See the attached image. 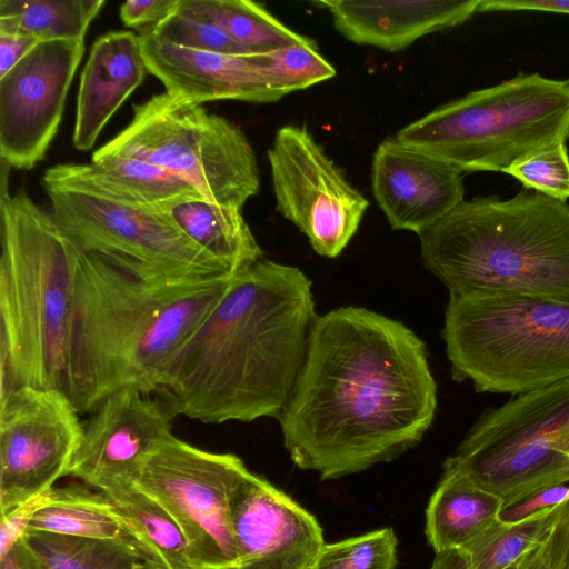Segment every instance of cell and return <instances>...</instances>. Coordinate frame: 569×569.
<instances>
[{"label": "cell", "instance_id": "cell-41", "mask_svg": "<svg viewBox=\"0 0 569 569\" xmlns=\"http://www.w3.org/2000/svg\"><path fill=\"white\" fill-rule=\"evenodd\" d=\"M430 569H471L467 553L461 548L436 552Z\"/></svg>", "mask_w": 569, "mask_h": 569}, {"label": "cell", "instance_id": "cell-44", "mask_svg": "<svg viewBox=\"0 0 569 569\" xmlns=\"http://www.w3.org/2000/svg\"><path fill=\"white\" fill-rule=\"evenodd\" d=\"M133 569H148L147 565L142 561L138 562Z\"/></svg>", "mask_w": 569, "mask_h": 569}, {"label": "cell", "instance_id": "cell-15", "mask_svg": "<svg viewBox=\"0 0 569 569\" xmlns=\"http://www.w3.org/2000/svg\"><path fill=\"white\" fill-rule=\"evenodd\" d=\"M90 413L70 475L99 491L130 482L147 456L172 435L173 417L134 387L114 391Z\"/></svg>", "mask_w": 569, "mask_h": 569}, {"label": "cell", "instance_id": "cell-14", "mask_svg": "<svg viewBox=\"0 0 569 569\" xmlns=\"http://www.w3.org/2000/svg\"><path fill=\"white\" fill-rule=\"evenodd\" d=\"M84 52V39L39 42L0 77V157L31 170L60 126L67 94Z\"/></svg>", "mask_w": 569, "mask_h": 569}, {"label": "cell", "instance_id": "cell-29", "mask_svg": "<svg viewBox=\"0 0 569 569\" xmlns=\"http://www.w3.org/2000/svg\"><path fill=\"white\" fill-rule=\"evenodd\" d=\"M48 569H133L141 555L113 540L50 532L24 535Z\"/></svg>", "mask_w": 569, "mask_h": 569}, {"label": "cell", "instance_id": "cell-25", "mask_svg": "<svg viewBox=\"0 0 569 569\" xmlns=\"http://www.w3.org/2000/svg\"><path fill=\"white\" fill-rule=\"evenodd\" d=\"M33 532L113 540L141 555L132 536L113 513L108 497L81 485L52 487L50 501L34 515L26 533Z\"/></svg>", "mask_w": 569, "mask_h": 569}, {"label": "cell", "instance_id": "cell-21", "mask_svg": "<svg viewBox=\"0 0 569 569\" xmlns=\"http://www.w3.org/2000/svg\"><path fill=\"white\" fill-rule=\"evenodd\" d=\"M148 69L139 36L131 31H111L92 44L83 67L78 96L73 146L91 149L100 132L142 83Z\"/></svg>", "mask_w": 569, "mask_h": 569}, {"label": "cell", "instance_id": "cell-22", "mask_svg": "<svg viewBox=\"0 0 569 569\" xmlns=\"http://www.w3.org/2000/svg\"><path fill=\"white\" fill-rule=\"evenodd\" d=\"M503 501L462 475L443 472L426 511V536L436 552L462 548L499 520Z\"/></svg>", "mask_w": 569, "mask_h": 569}, {"label": "cell", "instance_id": "cell-16", "mask_svg": "<svg viewBox=\"0 0 569 569\" xmlns=\"http://www.w3.org/2000/svg\"><path fill=\"white\" fill-rule=\"evenodd\" d=\"M237 569H311L325 545L317 518L252 472L231 498Z\"/></svg>", "mask_w": 569, "mask_h": 569}, {"label": "cell", "instance_id": "cell-35", "mask_svg": "<svg viewBox=\"0 0 569 569\" xmlns=\"http://www.w3.org/2000/svg\"><path fill=\"white\" fill-rule=\"evenodd\" d=\"M569 499V482L537 491L517 502L503 506L499 520L506 523L522 521L532 516L552 510Z\"/></svg>", "mask_w": 569, "mask_h": 569}, {"label": "cell", "instance_id": "cell-9", "mask_svg": "<svg viewBox=\"0 0 569 569\" xmlns=\"http://www.w3.org/2000/svg\"><path fill=\"white\" fill-rule=\"evenodd\" d=\"M503 506L569 482V379L485 413L443 465Z\"/></svg>", "mask_w": 569, "mask_h": 569}, {"label": "cell", "instance_id": "cell-18", "mask_svg": "<svg viewBox=\"0 0 569 569\" xmlns=\"http://www.w3.org/2000/svg\"><path fill=\"white\" fill-rule=\"evenodd\" d=\"M139 38L148 71L171 94L199 104L219 100L268 103L283 98L256 53L232 56L183 48L161 40L149 28Z\"/></svg>", "mask_w": 569, "mask_h": 569}, {"label": "cell", "instance_id": "cell-27", "mask_svg": "<svg viewBox=\"0 0 569 569\" xmlns=\"http://www.w3.org/2000/svg\"><path fill=\"white\" fill-rule=\"evenodd\" d=\"M103 4V0H0V31L39 42L84 39Z\"/></svg>", "mask_w": 569, "mask_h": 569}, {"label": "cell", "instance_id": "cell-43", "mask_svg": "<svg viewBox=\"0 0 569 569\" xmlns=\"http://www.w3.org/2000/svg\"><path fill=\"white\" fill-rule=\"evenodd\" d=\"M526 555H527V553H526ZM526 555H525V556H522L520 559H518L516 562H513V563H511L510 566H508L506 569H520L521 563H522L523 558L526 557Z\"/></svg>", "mask_w": 569, "mask_h": 569}, {"label": "cell", "instance_id": "cell-8", "mask_svg": "<svg viewBox=\"0 0 569 569\" xmlns=\"http://www.w3.org/2000/svg\"><path fill=\"white\" fill-rule=\"evenodd\" d=\"M103 157L146 160L182 178L204 200L238 210L260 188L246 133L202 104L167 91L133 106L129 124L92 154Z\"/></svg>", "mask_w": 569, "mask_h": 569}, {"label": "cell", "instance_id": "cell-26", "mask_svg": "<svg viewBox=\"0 0 569 569\" xmlns=\"http://www.w3.org/2000/svg\"><path fill=\"white\" fill-rule=\"evenodd\" d=\"M179 8L216 22L248 53H270L311 39L291 30L254 1L179 0Z\"/></svg>", "mask_w": 569, "mask_h": 569}, {"label": "cell", "instance_id": "cell-19", "mask_svg": "<svg viewBox=\"0 0 569 569\" xmlns=\"http://www.w3.org/2000/svg\"><path fill=\"white\" fill-rule=\"evenodd\" d=\"M348 40L398 52L419 38L453 28L479 12L480 0H323Z\"/></svg>", "mask_w": 569, "mask_h": 569}, {"label": "cell", "instance_id": "cell-12", "mask_svg": "<svg viewBox=\"0 0 569 569\" xmlns=\"http://www.w3.org/2000/svg\"><path fill=\"white\" fill-rule=\"evenodd\" d=\"M268 160L277 210L326 258L348 246L368 209V200L347 180L306 126L276 132Z\"/></svg>", "mask_w": 569, "mask_h": 569}, {"label": "cell", "instance_id": "cell-13", "mask_svg": "<svg viewBox=\"0 0 569 569\" xmlns=\"http://www.w3.org/2000/svg\"><path fill=\"white\" fill-rule=\"evenodd\" d=\"M58 388L17 387L0 396V511L4 513L70 475L83 425Z\"/></svg>", "mask_w": 569, "mask_h": 569}, {"label": "cell", "instance_id": "cell-17", "mask_svg": "<svg viewBox=\"0 0 569 569\" xmlns=\"http://www.w3.org/2000/svg\"><path fill=\"white\" fill-rule=\"evenodd\" d=\"M371 186L391 229L418 236L449 214L465 197L461 171L390 137L375 151Z\"/></svg>", "mask_w": 569, "mask_h": 569}, {"label": "cell", "instance_id": "cell-42", "mask_svg": "<svg viewBox=\"0 0 569 569\" xmlns=\"http://www.w3.org/2000/svg\"><path fill=\"white\" fill-rule=\"evenodd\" d=\"M520 569H549L539 548L529 551L521 563Z\"/></svg>", "mask_w": 569, "mask_h": 569}, {"label": "cell", "instance_id": "cell-23", "mask_svg": "<svg viewBox=\"0 0 569 569\" xmlns=\"http://www.w3.org/2000/svg\"><path fill=\"white\" fill-rule=\"evenodd\" d=\"M102 492L134 539L148 569H194L186 535L158 501L132 482Z\"/></svg>", "mask_w": 569, "mask_h": 569}, {"label": "cell", "instance_id": "cell-10", "mask_svg": "<svg viewBox=\"0 0 569 569\" xmlns=\"http://www.w3.org/2000/svg\"><path fill=\"white\" fill-rule=\"evenodd\" d=\"M51 213L83 253L99 254L137 278L179 283L233 273L192 241L169 212H154L93 192L43 187Z\"/></svg>", "mask_w": 569, "mask_h": 569}, {"label": "cell", "instance_id": "cell-5", "mask_svg": "<svg viewBox=\"0 0 569 569\" xmlns=\"http://www.w3.org/2000/svg\"><path fill=\"white\" fill-rule=\"evenodd\" d=\"M1 395L62 389L80 250L23 190L0 188Z\"/></svg>", "mask_w": 569, "mask_h": 569}, {"label": "cell", "instance_id": "cell-11", "mask_svg": "<svg viewBox=\"0 0 569 569\" xmlns=\"http://www.w3.org/2000/svg\"><path fill=\"white\" fill-rule=\"evenodd\" d=\"M249 469L233 453H217L169 436L131 481L158 501L186 535L194 569H237L231 498Z\"/></svg>", "mask_w": 569, "mask_h": 569}, {"label": "cell", "instance_id": "cell-34", "mask_svg": "<svg viewBox=\"0 0 569 569\" xmlns=\"http://www.w3.org/2000/svg\"><path fill=\"white\" fill-rule=\"evenodd\" d=\"M50 497L51 488L1 513L0 558L6 556L17 541L26 535L34 515L50 501Z\"/></svg>", "mask_w": 569, "mask_h": 569}, {"label": "cell", "instance_id": "cell-39", "mask_svg": "<svg viewBox=\"0 0 569 569\" xmlns=\"http://www.w3.org/2000/svg\"><path fill=\"white\" fill-rule=\"evenodd\" d=\"M547 11L569 14V0H481L479 12Z\"/></svg>", "mask_w": 569, "mask_h": 569}, {"label": "cell", "instance_id": "cell-31", "mask_svg": "<svg viewBox=\"0 0 569 569\" xmlns=\"http://www.w3.org/2000/svg\"><path fill=\"white\" fill-rule=\"evenodd\" d=\"M398 539L391 527L325 543L311 569H396Z\"/></svg>", "mask_w": 569, "mask_h": 569}, {"label": "cell", "instance_id": "cell-37", "mask_svg": "<svg viewBox=\"0 0 569 569\" xmlns=\"http://www.w3.org/2000/svg\"><path fill=\"white\" fill-rule=\"evenodd\" d=\"M179 0H129L120 6V18L128 27L156 26L178 7Z\"/></svg>", "mask_w": 569, "mask_h": 569}, {"label": "cell", "instance_id": "cell-36", "mask_svg": "<svg viewBox=\"0 0 569 569\" xmlns=\"http://www.w3.org/2000/svg\"><path fill=\"white\" fill-rule=\"evenodd\" d=\"M540 550L549 569H569V499L559 505L556 522Z\"/></svg>", "mask_w": 569, "mask_h": 569}, {"label": "cell", "instance_id": "cell-33", "mask_svg": "<svg viewBox=\"0 0 569 569\" xmlns=\"http://www.w3.org/2000/svg\"><path fill=\"white\" fill-rule=\"evenodd\" d=\"M505 173L555 200L569 199V153L566 143L536 153L508 168Z\"/></svg>", "mask_w": 569, "mask_h": 569}, {"label": "cell", "instance_id": "cell-3", "mask_svg": "<svg viewBox=\"0 0 569 569\" xmlns=\"http://www.w3.org/2000/svg\"><path fill=\"white\" fill-rule=\"evenodd\" d=\"M236 274L148 281L80 251L62 381L79 413L92 412L126 387L154 395L179 349Z\"/></svg>", "mask_w": 569, "mask_h": 569}, {"label": "cell", "instance_id": "cell-24", "mask_svg": "<svg viewBox=\"0 0 569 569\" xmlns=\"http://www.w3.org/2000/svg\"><path fill=\"white\" fill-rule=\"evenodd\" d=\"M242 210L207 200L184 202L170 216L197 244L238 273L263 258Z\"/></svg>", "mask_w": 569, "mask_h": 569}, {"label": "cell", "instance_id": "cell-38", "mask_svg": "<svg viewBox=\"0 0 569 569\" xmlns=\"http://www.w3.org/2000/svg\"><path fill=\"white\" fill-rule=\"evenodd\" d=\"M39 41L33 37L0 31V77L22 60Z\"/></svg>", "mask_w": 569, "mask_h": 569}, {"label": "cell", "instance_id": "cell-1", "mask_svg": "<svg viewBox=\"0 0 569 569\" xmlns=\"http://www.w3.org/2000/svg\"><path fill=\"white\" fill-rule=\"evenodd\" d=\"M436 410L425 342L398 320L342 307L315 320L278 420L295 465L329 480L415 447Z\"/></svg>", "mask_w": 569, "mask_h": 569}, {"label": "cell", "instance_id": "cell-4", "mask_svg": "<svg viewBox=\"0 0 569 569\" xmlns=\"http://www.w3.org/2000/svg\"><path fill=\"white\" fill-rule=\"evenodd\" d=\"M425 267L449 296L569 300V204L522 190L462 201L419 234Z\"/></svg>", "mask_w": 569, "mask_h": 569}, {"label": "cell", "instance_id": "cell-30", "mask_svg": "<svg viewBox=\"0 0 569 569\" xmlns=\"http://www.w3.org/2000/svg\"><path fill=\"white\" fill-rule=\"evenodd\" d=\"M257 57L272 87L283 97L336 76L335 67L312 39Z\"/></svg>", "mask_w": 569, "mask_h": 569}, {"label": "cell", "instance_id": "cell-20", "mask_svg": "<svg viewBox=\"0 0 569 569\" xmlns=\"http://www.w3.org/2000/svg\"><path fill=\"white\" fill-rule=\"evenodd\" d=\"M42 183L87 190L154 212H169L184 202L204 200L176 173L129 157L92 158L87 164H57L43 173Z\"/></svg>", "mask_w": 569, "mask_h": 569}, {"label": "cell", "instance_id": "cell-28", "mask_svg": "<svg viewBox=\"0 0 569 569\" xmlns=\"http://www.w3.org/2000/svg\"><path fill=\"white\" fill-rule=\"evenodd\" d=\"M558 508L541 512L519 522L500 520L477 536L461 549L467 553L471 569H506L547 540L558 516Z\"/></svg>", "mask_w": 569, "mask_h": 569}, {"label": "cell", "instance_id": "cell-7", "mask_svg": "<svg viewBox=\"0 0 569 569\" xmlns=\"http://www.w3.org/2000/svg\"><path fill=\"white\" fill-rule=\"evenodd\" d=\"M442 338L453 378L479 392L517 396L569 379V300L449 296Z\"/></svg>", "mask_w": 569, "mask_h": 569}, {"label": "cell", "instance_id": "cell-2", "mask_svg": "<svg viewBox=\"0 0 569 569\" xmlns=\"http://www.w3.org/2000/svg\"><path fill=\"white\" fill-rule=\"evenodd\" d=\"M311 281L262 258L238 272L172 360L158 400L202 423L279 418L315 320Z\"/></svg>", "mask_w": 569, "mask_h": 569}, {"label": "cell", "instance_id": "cell-32", "mask_svg": "<svg viewBox=\"0 0 569 569\" xmlns=\"http://www.w3.org/2000/svg\"><path fill=\"white\" fill-rule=\"evenodd\" d=\"M161 40L174 46L232 56L248 54L216 22L179 8L149 28Z\"/></svg>", "mask_w": 569, "mask_h": 569}, {"label": "cell", "instance_id": "cell-40", "mask_svg": "<svg viewBox=\"0 0 569 569\" xmlns=\"http://www.w3.org/2000/svg\"><path fill=\"white\" fill-rule=\"evenodd\" d=\"M0 569H48L38 553L28 543L26 537L0 558Z\"/></svg>", "mask_w": 569, "mask_h": 569}, {"label": "cell", "instance_id": "cell-6", "mask_svg": "<svg viewBox=\"0 0 569 569\" xmlns=\"http://www.w3.org/2000/svg\"><path fill=\"white\" fill-rule=\"evenodd\" d=\"M395 138L461 172H505L567 142L569 79L519 73L437 107Z\"/></svg>", "mask_w": 569, "mask_h": 569}]
</instances>
